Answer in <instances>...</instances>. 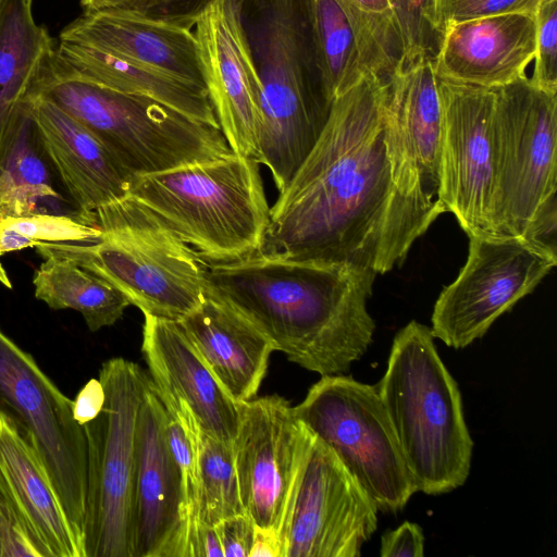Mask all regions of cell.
Segmentation results:
<instances>
[{
    "label": "cell",
    "mask_w": 557,
    "mask_h": 557,
    "mask_svg": "<svg viewBox=\"0 0 557 557\" xmlns=\"http://www.w3.org/2000/svg\"><path fill=\"white\" fill-rule=\"evenodd\" d=\"M387 77L367 72L332 101L309 154L270 208L255 256L391 271L446 212L397 182L385 138ZM253 256V255H252Z\"/></svg>",
    "instance_id": "1"
},
{
    "label": "cell",
    "mask_w": 557,
    "mask_h": 557,
    "mask_svg": "<svg viewBox=\"0 0 557 557\" xmlns=\"http://www.w3.org/2000/svg\"><path fill=\"white\" fill-rule=\"evenodd\" d=\"M203 272L207 287L259 329L275 350L321 376L346 373L373 341L375 323L367 302L377 273L370 269L253 255L225 263L203 261Z\"/></svg>",
    "instance_id": "2"
},
{
    "label": "cell",
    "mask_w": 557,
    "mask_h": 557,
    "mask_svg": "<svg viewBox=\"0 0 557 557\" xmlns=\"http://www.w3.org/2000/svg\"><path fill=\"white\" fill-rule=\"evenodd\" d=\"M261 82L257 161L278 194L315 145L332 106L300 0H235Z\"/></svg>",
    "instance_id": "3"
},
{
    "label": "cell",
    "mask_w": 557,
    "mask_h": 557,
    "mask_svg": "<svg viewBox=\"0 0 557 557\" xmlns=\"http://www.w3.org/2000/svg\"><path fill=\"white\" fill-rule=\"evenodd\" d=\"M376 387L417 491L438 495L463 485L473 441L431 327L413 320L397 332Z\"/></svg>",
    "instance_id": "4"
},
{
    "label": "cell",
    "mask_w": 557,
    "mask_h": 557,
    "mask_svg": "<svg viewBox=\"0 0 557 557\" xmlns=\"http://www.w3.org/2000/svg\"><path fill=\"white\" fill-rule=\"evenodd\" d=\"M30 92L50 99L88 128L134 176L233 153L219 127L156 100L104 87L73 69L55 49Z\"/></svg>",
    "instance_id": "5"
},
{
    "label": "cell",
    "mask_w": 557,
    "mask_h": 557,
    "mask_svg": "<svg viewBox=\"0 0 557 557\" xmlns=\"http://www.w3.org/2000/svg\"><path fill=\"white\" fill-rule=\"evenodd\" d=\"M128 196L162 218L207 262L255 255L270 208L252 158H224L134 177Z\"/></svg>",
    "instance_id": "6"
},
{
    "label": "cell",
    "mask_w": 557,
    "mask_h": 557,
    "mask_svg": "<svg viewBox=\"0 0 557 557\" xmlns=\"http://www.w3.org/2000/svg\"><path fill=\"white\" fill-rule=\"evenodd\" d=\"M95 221V243L44 245L109 281L143 314L180 320L201 304L203 261L157 213L126 196L97 209Z\"/></svg>",
    "instance_id": "7"
},
{
    "label": "cell",
    "mask_w": 557,
    "mask_h": 557,
    "mask_svg": "<svg viewBox=\"0 0 557 557\" xmlns=\"http://www.w3.org/2000/svg\"><path fill=\"white\" fill-rule=\"evenodd\" d=\"M494 91L495 235L556 249L557 95L535 88L528 77Z\"/></svg>",
    "instance_id": "8"
},
{
    "label": "cell",
    "mask_w": 557,
    "mask_h": 557,
    "mask_svg": "<svg viewBox=\"0 0 557 557\" xmlns=\"http://www.w3.org/2000/svg\"><path fill=\"white\" fill-rule=\"evenodd\" d=\"M104 403L86 422L87 492L84 557H134L137 474L136 429L150 375L122 357L99 371Z\"/></svg>",
    "instance_id": "9"
},
{
    "label": "cell",
    "mask_w": 557,
    "mask_h": 557,
    "mask_svg": "<svg viewBox=\"0 0 557 557\" xmlns=\"http://www.w3.org/2000/svg\"><path fill=\"white\" fill-rule=\"evenodd\" d=\"M294 411L336 453L380 511L403 509L418 492L376 385L323 375Z\"/></svg>",
    "instance_id": "10"
},
{
    "label": "cell",
    "mask_w": 557,
    "mask_h": 557,
    "mask_svg": "<svg viewBox=\"0 0 557 557\" xmlns=\"http://www.w3.org/2000/svg\"><path fill=\"white\" fill-rule=\"evenodd\" d=\"M0 412L14 422L36 450L83 546L87 492L84 426L74 418L73 399L1 330Z\"/></svg>",
    "instance_id": "11"
},
{
    "label": "cell",
    "mask_w": 557,
    "mask_h": 557,
    "mask_svg": "<svg viewBox=\"0 0 557 557\" xmlns=\"http://www.w3.org/2000/svg\"><path fill=\"white\" fill-rule=\"evenodd\" d=\"M469 253L456 280L443 288L431 331L460 349L530 294L557 264L556 249L511 236L468 235Z\"/></svg>",
    "instance_id": "12"
},
{
    "label": "cell",
    "mask_w": 557,
    "mask_h": 557,
    "mask_svg": "<svg viewBox=\"0 0 557 557\" xmlns=\"http://www.w3.org/2000/svg\"><path fill=\"white\" fill-rule=\"evenodd\" d=\"M313 438L280 395L239 403L233 454L242 505L255 524L274 528L284 547Z\"/></svg>",
    "instance_id": "13"
},
{
    "label": "cell",
    "mask_w": 557,
    "mask_h": 557,
    "mask_svg": "<svg viewBox=\"0 0 557 557\" xmlns=\"http://www.w3.org/2000/svg\"><path fill=\"white\" fill-rule=\"evenodd\" d=\"M441 108L437 199L467 235H495L494 89L436 77Z\"/></svg>",
    "instance_id": "14"
},
{
    "label": "cell",
    "mask_w": 557,
    "mask_h": 557,
    "mask_svg": "<svg viewBox=\"0 0 557 557\" xmlns=\"http://www.w3.org/2000/svg\"><path fill=\"white\" fill-rule=\"evenodd\" d=\"M377 507L336 453L314 438L295 497L285 557H359Z\"/></svg>",
    "instance_id": "15"
},
{
    "label": "cell",
    "mask_w": 557,
    "mask_h": 557,
    "mask_svg": "<svg viewBox=\"0 0 557 557\" xmlns=\"http://www.w3.org/2000/svg\"><path fill=\"white\" fill-rule=\"evenodd\" d=\"M195 35L207 92L232 151L257 160L261 82L235 0H214Z\"/></svg>",
    "instance_id": "16"
},
{
    "label": "cell",
    "mask_w": 557,
    "mask_h": 557,
    "mask_svg": "<svg viewBox=\"0 0 557 557\" xmlns=\"http://www.w3.org/2000/svg\"><path fill=\"white\" fill-rule=\"evenodd\" d=\"M166 423L150 377L137 417L134 557H185L182 478Z\"/></svg>",
    "instance_id": "17"
},
{
    "label": "cell",
    "mask_w": 557,
    "mask_h": 557,
    "mask_svg": "<svg viewBox=\"0 0 557 557\" xmlns=\"http://www.w3.org/2000/svg\"><path fill=\"white\" fill-rule=\"evenodd\" d=\"M26 107L41 150L84 215L128 196L134 175L83 124L42 95L29 92Z\"/></svg>",
    "instance_id": "18"
},
{
    "label": "cell",
    "mask_w": 557,
    "mask_h": 557,
    "mask_svg": "<svg viewBox=\"0 0 557 557\" xmlns=\"http://www.w3.org/2000/svg\"><path fill=\"white\" fill-rule=\"evenodd\" d=\"M535 15L506 13L453 23L438 34L437 78L488 89L527 77L535 55Z\"/></svg>",
    "instance_id": "19"
},
{
    "label": "cell",
    "mask_w": 557,
    "mask_h": 557,
    "mask_svg": "<svg viewBox=\"0 0 557 557\" xmlns=\"http://www.w3.org/2000/svg\"><path fill=\"white\" fill-rule=\"evenodd\" d=\"M60 40L136 62L207 92L193 29L135 11H85L60 33Z\"/></svg>",
    "instance_id": "20"
},
{
    "label": "cell",
    "mask_w": 557,
    "mask_h": 557,
    "mask_svg": "<svg viewBox=\"0 0 557 557\" xmlns=\"http://www.w3.org/2000/svg\"><path fill=\"white\" fill-rule=\"evenodd\" d=\"M144 318L141 351L157 391L184 401L205 432L233 445L239 404L226 394L176 320Z\"/></svg>",
    "instance_id": "21"
},
{
    "label": "cell",
    "mask_w": 557,
    "mask_h": 557,
    "mask_svg": "<svg viewBox=\"0 0 557 557\" xmlns=\"http://www.w3.org/2000/svg\"><path fill=\"white\" fill-rule=\"evenodd\" d=\"M176 321L234 401L257 394L275 351L259 329L207 285L201 304Z\"/></svg>",
    "instance_id": "22"
},
{
    "label": "cell",
    "mask_w": 557,
    "mask_h": 557,
    "mask_svg": "<svg viewBox=\"0 0 557 557\" xmlns=\"http://www.w3.org/2000/svg\"><path fill=\"white\" fill-rule=\"evenodd\" d=\"M387 83L386 140L411 160L425 193L437 199L441 108L432 57L399 64Z\"/></svg>",
    "instance_id": "23"
},
{
    "label": "cell",
    "mask_w": 557,
    "mask_h": 557,
    "mask_svg": "<svg viewBox=\"0 0 557 557\" xmlns=\"http://www.w3.org/2000/svg\"><path fill=\"white\" fill-rule=\"evenodd\" d=\"M0 480L52 557H84L47 470L14 422L0 412Z\"/></svg>",
    "instance_id": "24"
},
{
    "label": "cell",
    "mask_w": 557,
    "mask_h": 557,
    "mask_svg": "<svg viewBox=\"0 0 557 557\" xmlns=\"http://www.w3.org/2000/svg\"><path fill=\"white\" fill-rule=\"evenodd\" d=\"M33 0H2L0 7V160L24 103L54 48L32 12Z\"/></svg>",
    "instance_id": "25"
},
{
    "label": "cell",
    "mask_w": 557,
    "mask_h": 557,
    "mask_svg": "<svg viewBox=\"0 0 557 557\" xmlns=\"http://www.w3.org/2000/svg\"><path fill=\"white\" fill-rule=\"evenodd\" d=\"M55 52L81 74L104 87L156 100L193 120L219 127L203 90L85 45L60 40Z\"/></svg>",
    "instance_id": "26"
},
{
    "label": "cell",
    "mask_w": 557,
    "mask_h": 557,
    "mask_svg": "<svg viewBox=\"0 0 557 557\" xmlns=\"http://www.w3.org/2000/svg\"><path fill=\"white\" fill-rule=\"evenodd\" d=\"M44 258L33 277L35 297L53 310L79 312L89 331L115 324L131 305L125 295L73 258L37 245Z\"/></svg>",
    "instance_id": "27"
},
{
    "label": "cell",
    "mask_w": 557,
    "mask_h": 557,
    "mask_svg": "<svg viewBox=\"0 0 557 557\" xmlns=\"http://www.w3.org/2000/svg\"><path fill=\"white\" fill-rule=\"evenodd\" d=\"M24 103L14 135L0 160V222L39 212L40 202L61 199Z\"/></svg>",
    "instance_id": "28"
},
{
    "label": "cell",
    "mask_w": 557,
    "mask_h": 557,
    "mask_svg": "<svg viewBox=\"0 0 557 557\" xmlns=\"http://www.w3.org/2000/svg\"><path fill=\"white\" fill-rule=\"evenodd\" d=\"M329 98L348 90L363 71L349 22L337 0H300Z\"/></svg>",
    "instance_id": "29"
},
{
    "label": "cell",
    "mask_w": 557,
    "mask_h": 557,
    "mask_svg": "<svg viewBox=\"0 0 557 557\" xmlns=\"http://www.w3.org/2000/svg\"><path fill=\"white\" fill-rule=\"evenodd\" d=\"M351 27L364 72L388 77L403 58V42L391 0H337Z\"/></svg>",
    "instance_id": "30"
},
{
    "label": "cell",
    "mask_w": 557,
    "mask_h": 557,
    "mask_svg": "<svg viewBox=\"0 0 557 557\" xmlns=\"http://www.w3.org/2000/svg\"><path fill=\"white\" fill-rule=\"evenodd\" d=\"M197 455L201 485L200 525L245 513L234 463L233 445L197 429Z\"/></svg>",
    "instance_id": "31"
},
{
    "label": "cell",
    "mask_w": 557,
    "mask_h": 557,
    "mask_svg": "<svg viewBox=\"0 0 557 557\" xmlns=\"http://www.w3.org/2000/svg\"><path fill=\"white\" fill-rule=\"evenodd\" d=\"M1 222L29 239L34 248L39 244H90L101 234L95 213L64 215L37 212Z\"/></svg>",
    "instance_id": "32"
},
{
    "label": "cell",
    "mask_w": 557,
    "mask_h": 557,
    "mask_svg": "<svg viewBox=\"0 0 557 557\" xmlns=\"http://www.w3.org/2000/svg\"><path fill=\"white\" fill-rule=\"evenodd\" d=\"M543 0H430L428 21L433 33L462 21L506 13L535 15Z\"/></svg>",
    "instance_id": "33"
},
{
    "label": "cell",
    "mask_w": 557,
    "mask_h": 557,
    "mask_svg": "<svg viewBox=\"0 0 557 557\" xmlns=\"http://www.w3.org/2000/svg\"><path fill=\"white\" fill-rule=\"evenodd\" d=\"M535 55L530 83L557 95V0H543L535 13Z\"/></svg>",
    "instance_id": "34"
},
{
    "label": "cell",
    "mask_w": 557,
    "mask_h": 557,
    "mask_svg": "<svg viewBox=\"0 0 557 557\" xmlns=\"http://www.w3.org/2000/svg\"><path fill=\"white\" fill-rule=\"evenodd\" d=\"M52 557L0 480V557Z\"/></svg>",
    "instance_id": "35"
},
{
    "label": "cell",
    "mask_w": 557,
    "mask_h": 557,
    "mask_svg": "<svg viewBox=\"0 0 557 557\" xmlns=\"http://www.w3.org/2000/svg\"><path fill=\"white\" fill-rule=\"evenodd\" d=\"M424 534L414 522L405 521L394 530L382 535L381 557H422L424 555Z\"/></svg>",
    "instance_id": "36"
},
{
    "label": "cell",
    "mask_w": 557,
    "mask_h": 557,
    "mask_svg": "<svg viewBox=\"0 0 557 557\" xmlns=\"http://www.w3.org/2000/svg\"><path fill=\"white\" fill-rule=\"evenodd\" d=\"M224 557H248L255 523L246 515L230 517L215 524Z\"/></svg>",
    "instance_id": "37"
},
{
    "label": "cell",
    "mask_w": 557,
    "mask_h": 557,
    "mask_svg": "<svg viewBox=\"0 0 557 557\" xmlns=\"http://www.w3.org/2000/svg\"><path fill=\"white\" fill-rule=\"evenodd\" d=\"M214 0H162L145 13L148 16L191 29Z\"/></svg>",
    "instance_id": "38"
},
{
    "label": "cell",
    "mask_w": 557,
    "mask_h": 557,
    "mask_svg": "<svg viewBox=\"0 0 557 557\" xmlns=\"http://www.w3.org/2000/svg\"><path fill=\"white\" fill-rule=\"evenodd\" d=\"M103 403L104 391L101 382L99 379L89 380L73 399L74 418L84 425L99 414Z\"/></svg>",
    "instance_id": "39"
},
{
    "label": "cell",
    "mask_w": 557,
    "mask_h": 557,
    "mask_svg": "<svg viewBox=\"0 0 557 557\" xmlns=\"http://www.w3.org/2000/svg\"><path fill=\"white\" fill-rule=\"evenodd\" d=\"M248 557H285L280 533L274 528L255 524Z\"/></svg>",
    "instance_id": "40"
},
{
    "label": "cell",
    "mask_w": 557,
    "mask_h": 557,
    "mask_svg": "<svg viewBox=\"0 0 557 557\" xmlns=\"http://www.w3.org/2000/svg\"><path fill=\"white\" fill-rule=\"evenodd\" d=\"M162 0H82L86 11L127 10L145 13Z\"/></svg>",
    "instance_id": "41"
},
{
    "label": "cell",
    "mask_w": 557,
    "mask_h": 557,
    "mask_svg": "<svg viewBox=\"0 0 557 557\" xmlns=\"http://www.w3.org/2000/svg\"><path fill=\"white\" fill-rule=\"evenodd\" d=\"M196 557H224L215 525L202 524L198 531Z\"/></svg>",
    "instance_id": "42"
},
{
    "label": "cell",
    "mask_w": 557,
    "mask_h": 557,
    "mask_svg": "<svg viewBox=\"0 0 557 557\" xmlns=\"http://www.w3.org/2000/svg\"><path fill=\"white\" fill-rule=\"evenodd\" d=\"M396 13L407 14L418 10L426 0H391Z\"/></svg>",
    "instance_id": "43"
},
{
    "label": "cell",
    "mask_w": 557,
    "mask_h": 557,
    "mask_svg": "<svg viewBox=\"0 0 557 557\" xmlns=\"http://www.w3.org/2000/svg\"><path fill=\"white\" fill-rule=\"evenodd\" d=\"M1 2H2V0H0V7H1Z\"/></svg>",
    "instance_id": "44"
}]
</instances>
